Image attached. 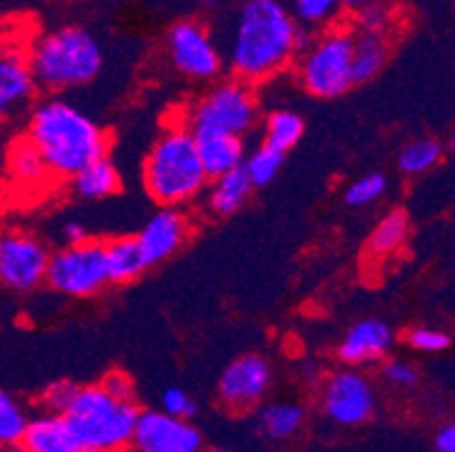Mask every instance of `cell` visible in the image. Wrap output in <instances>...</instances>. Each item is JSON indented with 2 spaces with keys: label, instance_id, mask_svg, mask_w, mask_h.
Wrapping results in <instances>:
<instances>
[{
  "label": "cell",
  "instance_id": "44dd1931",
  "mask_svg": "<svg viewBox=\"0 0 455 452\" xmlns=\"http://www.w3.org/2000/svg\"><path fill=\"white\" fill-rule=\"evenodd\" d=\"M390 55H392L390 35L354 32V55H351L354 84H365V82L374 80L376 75L386 68Z\"/></svg>",
  "mask_w": 455,
  "mask_h": 452
},
{
  "label": "cell",
  "instance_id": "8d00e7d4",
  "mask_svg": "<svg viewBox=\"0 0 455 452\" xmlns=\"http://www.w3.org/2000/svg\"><path fill=\"white\" fill-rule=\"evenodd\" d=\"M100 385L107 389V392L114 393V396L127 398V400H136L134 383H132L130 376H125V373H123V371L107 373L105 378L100 380Z\"/></svg>",
  "mask_w": 455,
  "mask_h": 452
},
{
  "label": "cell",
  "instance_id": "d6986e66",
  "mask_svg": "<svg viewBox=\"0 0 455 452\" xmlns=\"http://www.w3.org/2000/svg\"><path fill=\"white\" fill-rule=\"evenodd\" d=\"M202 165L209 179L234 168H241L245 161V143L241 136L222 134V131H193Z\"/></svg>",
  "mask_w": 455,
  "mask_h": 452
},
{
  "label": "cell",
  "instance_id": "5bb4252c",
  "mask_svg": "<svg viewBox=\"0 0 455 452\" xmlns=\"http://www.w3.org/2000/svg\"><path fill=\"white\" fill-rule=\"evenodd\" d=\"M39 86L28 61V48L0 44V124L20 118L32 109Z\"/></svg>",
  "mask_w": 455,
  "mask_h": 452
},
{
  "label": "cell",
  "instance_id": "d590c367",
  "mask_svg": "<svg viewBox=\"0 0 455 452\" xmlns=\"http://www.w3.org/2000/svg\"><path fill=\"white\" fill-rule=\"evenodd\" d=\"M383 378L387 383L396 385V387H415L417 380H419V373L408 360L392 358L383 362Z\"/></svg>",
  "mask_w": 455,
  "mask_h": 452
},
{
  "label": "cell",
  "instance_id": "7c38bea8",
  "mask_svg": "<svg viewBox=\"0 0 455 452\" xmlns=\"http://www.w3.org/2000/svg\"><path fill=\"white\" fill-rule=\"evenodd\" d=\"M134 452H202L204 437L190 418L148 409L139 414L132 448Z\"/></svg>",
  "mask_w": 455,
  "mask_h": 452
},
{
  "label": "cell",
  "instance_id": "ac0fdd59",
  "mask_svg": "<svg viewBox=\"0 0 455 452\" xmlns=\"http://www.w3.org/2000/svg\"><path fill=\"white\" fill-rule=\"evenodd\" d=\"M7 179L20 193H41L45 186H51L52 174L36 152L35 145L26 139L19 136L14 143L7 149Z\"/></svg>",
  "mask_w": 455,
  "mask_h": 452
},
{
  "label": "cell",
  "instance_id": "277c9868",
  "mask_svg": "<svg viewBox=\"0 0 455 452\" xmlns=\"http://www.w3.org/2000/svg\"><path fill=\"white\" fill-rule=\"evenodd\" d=\"M28 61L39 89H82L102 73L105 52L100 41L80 25H66L41 35L28 48Z\"/></svg>",
  "mask_w": 455,
  "mask_h": 452
},
{
  "label": "cell",
  "instance_id": "ba28073f",
  "mask_svg": "<svg viewBox=\"0 0 455 452\" xmlns=\"http://www.w3.org/2000/svg\"><path fill=\"white\" fill-rule=\"evenodd\" d=\"M45 283L70 298H89L109 285L105 265V242L86 238L84 242L66 244L51 254L45 267Z\"/></svg>",
  "mask_w": 455,
  "mask_h": 452
},
{
  "label": "cell",
  "instance_id": "30bf717a",
  "mask_svg": "<svg viewBox=\"0 0 455 452\" xmlns=\"http://www.w3.org/2000/svg\"><path fill=\"white\" fill-rule=\"evenodd\" d=\"M51 251L36 235L20 229L0 231V285L28 294L45 283Z\"/></svg>",
  "mask_w": 455,
  "mask_h": 452
},
{
  "label": "cell",
  "instance_id": "ffe728a7",
  "mask_svg": "<svg viewBox=\"0 0 455 452\" xmlns=\"http://www.w3.org/2000/svg\"><path fill=\"white\" fill-rule=\"evenodd\" d=\"M105 265L107 279L111 285L132 283L148 269L143 251L139 247L136 235H121L105 242Z\"/></svg>",
  "mask_w": 455,
  "mask_h": 452
},
{
  "label": "cell",
  "instance_id": "8992f818",
  "mask_svg": "<svg viewBox=\"0 0 455 452\" xmlns=\"http://www.w3.org/2000/svg\"><path fill=\"white\" fill-rule=\"evenodd\" d=\"M354 32L351 28L331 25L322 35L313 36L308 45L295 57L297 80L320 99L345 95L354 86Z\"/></svg>",
  "mask_w": 455,
  "mask_h": 452
},
{
  "label": "cell",
  "instance_id": "e0dca14e",
  "mask_svg": "<svg viewBox=\"0 0 455 452\" xmlns=\"http://www.w3.org/2000/svg\"><path fill=\"white\" fill-rule=\"evenodd\" d=\"M19 448L23 452H93L73 432L64 414L52 412L30 418Z\"/></svg>",
  "mask_w": 455,
  "mask_h": 452
},
{
  "label": "cell",
  "instance_id": "603a6c76",
  "mask_svg": "<svg viewBox=\"0 0 455 452\" xmlns=\"http://www.w3.org/2000/svg\"><path fill=\"white\" fill-rule=\"evenodd\" d=\"M251 186L250 177H247L245 168H234L229 172L215 177L213 186L209 190V209L211 213H215L218 218H229L235 215L238 210L245 206V202L250 199Z\"/></svg>",
  "mask_w": 455,
  "mask_h": 452
},
{
  "label": "cell",
  "instance_id": "484cf974",
  "mask_svg": "<svg viewBox=\"0 0 455 452\" xmlns=\"http://www.w3.org/2000/svg\"><path fill=\"white\" fill-rule=\"evenodd\" d=\"M444 159V147L437 139H415L408 145H403L399 152V170L403 174H411V177H419V174L430 172L433 168L442 163Z\"/></svg>",
  "mask_w": 455,
  "mask_h": 452
},
{
  "label": "cell",
  "instance_id": "f1b7e54d",
  "mask_svg": "<svg viewBox=\"0 0 455 452\" xmlns=\"http://www.w3.org/2000/svg\"><path fill=\"white\" fill-rule=\"evenodd\" d=\"M30 416L12 393L0 389V448H19Z\"/></svg>",
  "mask_w": 455,
  "mask_h": 452
},
{
  "label": "cell",
  "instance_id": "d4e9b609",
  "mask_svg": "<svg viewBox=\"0 0 455 452\" xmlns=\"http://www.w3.org/2000/svg\"><path fill=\"white\" fill-rule=\"evenodd\" d=\"M411 234V218L405 210H392L386 218L376 224V229L371 231L370 240H367V249L370 254L376 258H387L396 251V249L403 247V242L408 240Z\"/></svg>",
  "mask_w": 455,
  "mask_h": 452
},
{
  "label": "cell",
  "instance_id": "f546056e",
  "mask_svg": "<svg viewBox=\"0 0 455 452\" xmlns=\"http://www.w3.org/2000/svg\"><path fill=\"white\" fill-rule=\"evenodd\" d=\"M285 155L279 149L270 147L267 143H260L259 147L243 161V168H245L247 177H250L251 186H267L276 179L281 165H283Z\"/></svg>",
  "mask_w": 455,
  "mask_h": 452
},
{
  "label": "cell",
  "instance_id": "ab89813d",
  "mask_svg": "<svg viewBox=\"0 0 455 452\" xmlns=\"http://www.w3.org/2000/svg\"><path fill=\"white\" fill-rule=\"evenodd\" d=\"M371 3H380V0H342V5H345V10H349V12L361 10V7L371 5Z\"/></svg>",
  "mask_w": 455,
  "mask_h": 452
},
{
  "label": "cell",
  "instance_id": "8fae6325",
  "mask_svg": "<svg viewBox=\"0 0 455 452\" xmlns=\"http://www.w3.org/2000/svg\"><path fill=\"white\" fill-rule=\"evenodd\" d=\"M171 64L190 80L211 82L222 73V55L213 36L200 20L186 19L165 35Z\"/></svg>",
  "mask_w": 455,
  "mask_h": 452
},
{
  "label": "cell",
  "instance_id": "60d3db41",
  "mask_svg": "<svg viewBox=\"0 0 455 452\" xmlns=\"http://www.w3.org/2000/svg\"><path fill=\"white\" fill-rule=\"evenodd\" d=\"M202 7H209V10H213L215 5H218V0H200Z\"/></svg>",
  "mask_w": 455,
  "mask_h": 452
},
{
  "label": "cell",
  "instance_id": "9a60e30c",
  "mask_svg": "<svg viewBox=\"0 0 455 452\" xmlns=\"http://www.w3.org/2000/svg\"><path fill=\"white\" fill-rule=\"evenodd\" d=\"M188 234L190 222L186 213H181L180 206H164L161 210H156L136 235L148 267L164 263L172 254H177Z\"/></svg>",
  "mask_w": 455,
  "mask_h": 452
},
{
  "label": "cell",
  "instance_id": "3957f363",
  "mask_svg": "<svg viewBox=\"0 0 455 452\" xmlns=\"http://www.w3.org/2000/svg\"><path fill=\"white\" fill-rule=\"evenodd\" d=\"M209 177L196 136L184 123L165 124L143 161V186L159 206H184L204 193Z\"/></svg>",
  "mask_w": 455,
  "mask_h": 452
},
{
  "label": "cell",
  "instance_id": "6da1fadb",
  "mask_svg": "<svg viewBox=\"0 0 455 452\" xmlns=\"http://www.w3.org/2000/svg\"><path fill=\"white\" fill-rule=\"evenodd\" d=\"M313 36V30L297 23L281 0H245L231 36V70L251 86L272 80L295 61Z\"/></svg>",
  "mask_w": 455,
  "mask_h": 452
},
{
  "label": "cell",
  "instance_id": "4dcf8cb0",
  "mask_svg": "<svg viewBox=\"0 0 455 452\" xmlns=\"http://www.w3.org/2000/svg\"><path fill=\"white\" fill-rule=\"evenodd\" d=\"M351 30L354 32H371V35H390L396 28V12L386 5V0L371 3L351 12Z\"/></svg>",
  "mask_w": 455,
  "mask_h": 452
},
{
  "label": "cell",
  "instance_id": "e575fe53",
  "mask_svg": "<svg viewBox=\"0 0 455 452\" xmlns=\"http://www.w3.org/2000/svg\"><path fill=\"white\" fill-rule=\"evenodd\" d=\"M77 392V385L68 383V380H57V383L48 385L41 396V403L45 405V409L52 414H64L68 403L73 400Z\"/></svg>",
  "mask_w": 455,
  "mask_h": 452
},
{
  "label": "cell",
  "instance_id": "cb8c5ba5",
  "mask_svg": "<svg viewBox=\"0 0 455 452\" xmlns=\"http://www.w3.org/2000/svg\"><path fill=\"white\" fill-rule=\"evenodd\" d=\"M70 184L77 197L98 202L121 190V172L107 156H102L84 165L76 177H70Z\"/></svg>",
  "mask_w": 455,
  "mask_h": 452
},
{
  "label": "cell",
  "instance_id": "d6a6232c",
  "mask_svg": "<svg viewBox=\"0 0 455 452\" xmlns=\"http://www.w3.org/2000/svg\"><path fill=\"white\" fill-rule=\"evenodd\" d=\"M408 344L419 353H442L451 346V335L440 329L421 326V329H412L408 333Z\"/></svg>",
  "mask_w": 455,
  "mask_h": 452
},
{
  "label": "cell",
  "instance_id": "836d02e7",
  "mask_svg": "<svg viewBox=\"0 0 455 452\" xmlns=\"http://www.w3.org/2000/svg\"><path fill=\"white\" fill-rule=\"evenodd\" d=\"M161 409L165 414H171V416L180 418H193L197 414L196 400L180 387H171L161 393Z\"/></svg>",
  "mask_w": 455,
  "mask_h": 452
},
{
  "label": "cell",
  "instance_id": "b9f144b4",
  "mask_svg": "<svg viewBox=\"0 0 455 452\" xmlns=\"http://www.w3.org/2000/svg\"><path fill=\"white\" fill-rule=\"evenodd\" d=\"M202 452H235V450H229V448H204Z\"/></svg>",
  "mask_w": 455,
  "mask_h": 452
},
{
  "label": "cell",
  "instance_id": "4316f807",
  "mask_svg": "<svg viewBox=\"0 0 455 452\" xmlns=\"http://www.w3.org/2000/svg\"><path fill=\"white\" fill-rule=\"evenodd\" d=\"M304 136V118L291 109H276L266 120V143L279 152H291Z\"/></svg>",
  "mask_w": 455,
  "mask_h": 452
},
{
  "label": "cell",
  "instance_id": "74e56055",
  "mask_svg": "<svg viewBox=\"0 0 455 452\" xmlns=\"http://www.w3.org/2000/svg\"><path fill=\"white\" fill-rule=\"evenodd\" d=\"M61 238H64L66 244H77L84 242V240L89 238V234H86L84 224L77 222V219H70V222H66L64 226H61Z\"/></svg>",
  "mask_w": 455,
  "mask_h": 452
},
{
  "label": "cell",
  "instance_id": "1f68e13d",
  "mask_svg": "<svg viewBox=\"0 0 455 452\" xmlns=\"http://www.w3.org/2000/svg\"><path fill=\"white\" fill-rule=\"evenodd\" d=\"M387 190V179L383 174L371 172L361 177V179H355L354 184L347 188L345 193V202L354 209H361V206H370L374 202H379Z\"/></svg>",
  "mask_w": 455,
  "mask_h": 452
},
{
  "label": "cell",
  "instance_id": "7a4b0ae2",
  "mask_svg": "<svg viewBox=\"0 0 455 452\" xmlns=\"http://www.w3.org/2000/svg\"><path fill=\"white\" fill-rule=\"evenodd\" d=\"M26 139L35 145L55 181L76 177L91 161L107 156L109 149V136L100 124L60 98L32 105Z\"/></svg>",
  "mask_w": 455,
  "mask_h": 452
},
{
  "label": "cell",
  "instance_id": "4fadbf2b",
  "mask_svg": "<svg viewBox=\"0 0 455 452\" xmlns=\"http://www.w3.org/2000/svg\"><path fill=\"white\" fill-rule=\"evenodd\" d=\"M272 385V367L263 355L247 353L225 367L218 380V398L231 412L259 408Z\"/></svg>",
  "mask_w": 455,
  "mask_h": 452
},
{
  "label": "cell",
  "instance_id": "83f0119b",
  "mask_svg": "<svg viewBox=\"0 0 455 452\" xmlns=\"http://www.w3.org/2000/svg\"><path fill=\"white\" fill-rule=\"evenodd\" d=\"M292 16L297 23L313 30V28H331L340 20L345 5L342 0H291Z\"/></svg>",
  "mask_w": 455,
  "mask_h": 452
},
{
  "label": "cell",
  "instance_id": "5b68a950",
  "mask_svg": "<svg viewBox=\"0 0 455 452\" xmlns=\"http://www.w3.org/2000/svg\"><path fill=\"white\" fill-rule=\"evenodd\" d=\"M139 414L136 400L114 396L98 383L77 387L64 418L89 450L127 452Z\"/></svg>",
  "mask_w": 455,
  "mask_h": 452
},
{
  "label": "cell",
  "instance_id": "f35d334b",
  "mask_svg": "<svg viewBox=\"0 0 455 452\" xmlns=\"http://www.w3.org/2000/svg\"><path fill=\"white\" fill-rule=\"evenodd\" d=\"M435 450L437 452H455V425L446 423L435 434Z\"/></svg>",
  "mask_w": 455,
  "mask_h": 452
},
{
  "label": "cell",
  "instance_id": "52a82bcc",
  "mask_svg": "<svg viewBox=\"0 0 455 452\" xmlns=\"http://www.w3.org/2000/svg\"><path fill=\"white\" fill-rule=\"evenodd\" d=\"M260 118L259 98L247 82L227 80L211 86L188 109L186 124L190 131H222L231 136H247Z\"/></svg>",
  "mask_w": 455,
  "mask_h": 452
},
{
  "label": "cell",
  "instance_id": "7402d4cb",
  "mask_svg": "<svg viewBox=\"0 0 455 452\" xmlns=\"http://www.w3.org/2000/svg\"><path fill=\"white\" fill-rule=\"evenodd\" d=\"M306 425V408L292 400H276L259 408L256 428L270 441H288L297 437Z\"/></svg>",
  "mask_w": 455,
  "mask_h": 452
},
{
  "label": "cell",
  "instance_id": "9c48e42d",
  "mask_svg": "<svg viewBox=\"0 0 455 452\" xmlns=\"http://www.w3.org/2000/svg\"><path fill=\"white\" fill-rule=\"evenodd\" d=\"M320 408L331 423L340 428H358L371 421L379 408L374 385L365 373L355 371V367L347 371H338L324 380L320 389Z\"/></svg>",
  "mask_w": 455,
  "mask_h": 452
},
{
  "label": "cell",
  "instance_id": "2e32d148",
  "mask_svg": "<svg viewBox=\"0 0 455 452\" xmlns=\"http://www.w3.org/2000/svg\"><path fill=\"white\" fill-rule=\"evenodd\" d=\"M395 344V333L386 321L380 319H365L354 323L338 346V358L349 367L379 362L390 353Z\"/></svg>",
  "mask_w": 455,
  "mask_h": 452
}]
</instances>
